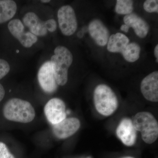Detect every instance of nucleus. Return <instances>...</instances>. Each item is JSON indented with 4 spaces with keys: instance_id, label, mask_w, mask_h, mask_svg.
Instances as JSON below:
<instances>
[{
    "instance_id": "nucleus-3",
    "label": "nucleus",
    "mask_w": 158,
    "mask_h": 158,
    "mask_svg": "<svg viewBox=\"0 0 158 158\" xmlns=\"http://www.w3.org/2000/svg\"><path fill=\"white\" fill-rule=\"evenodd\" d=\"M94 102L98 112L103 116H111L117 110V96L110 87L104 84L98 85L94 92Z\"/></svg>"
},
{
    "instance_id": "nucleus-20",
    "label": "nucleus",
    "mask_w": 158,
    "mask_h": 158,
    "mask_svg": "<svg viewBox=\"0 0 158 158\" xmlns=\"http://www.w3.org/2000/svg\"><path fill=\"white\" fill-rule=\"evenodd\" d=\"M10 70V66L8 62L3 59H0V80L4 77Z\"/></svg>"
},
{
    "instance_id": "nucleus-4",
    "label": "nucleus",
    "mask_w": 158,
    "mask_h": 158,
    "mask_svg": "<svg viewBox=\"0 0 158 158\" xmlns=\"http://www.w3.org/2000/svg\"><path fill=\"white\" fill-rule=\"evenodd\" d=\"M135 129L140 132L145 143L152 144L158 137V123L152 113L147 112H139L135 115L132 121Z\"/></svg>"
},
{
    "instance_id": "nucleus-9",
    "label": "nucleus",
    "mask_w": 158,
    "mask_h": 158,
    "mask_svg": "<svg viewBox=\"0 0 158 158\" xmlns=\"http://www.w3.org/2000/svg\"><path fill=\"white\" fill-rule=\"evenodd\" d=\"M141 93L147 100L158 101V72L155 71L145 77L141 81Z\"/></svg>"
},
{
    "instance_id": "nucleus-19",
    "label": "nucleus",
    "mask_w": 158,
    "mask_h": 158,
    "mask_svg": "<svg viewBox=\"0 0 158 158\" xmlns=\"http://www.w3.org/2000/svg\"><path fill=\"white\" fill-rule=\"evenodd\" d=\"M145 11L149 13L158 12V1L157 0H147L143 5Z\"/></svg>"
},
{
    "instance_id": "nucleus-15",
    "label": "nucleus",
    "mask_w": 158,
    "mask_h": 158,
    "mask_svg": "<svg viewBox=\"0 0 158 158\" xmlns=\"http://www.w3.org/2000/svg\"><path fill=\"white\" fill-rule=\"evenodd\" d=\"M129 42V39L124 34L117 33L112 34L108 40L107 50L111 52L121 53Z\"/></svg>"
},
{
    "instance_id": "nucleus-8",
    "label": "nucleus",
    "mask_w": 158,
    "mask_h": 158,
    "mask_svg": "<svg viewBox=\"0 0 158 158\" xmlns=\"http://www.w3.org/2000/svg\"><path fill=\"white\" fill-rule=\"evenodd\" d=\"M38 80L40 87L45 92L52 93L57 88V84L54 77L52 65L50 61L44 62L38 73Z\"/></svg>"
},
{
    "instance_id": "nucleus-25",
    "label": "nucleus",
    "mask_w": 158,
    "mask_h": 158,
    "mask_svg": "<svg viewBox=\"0 0 158 158\" xmlns=\"http://www.w3.org/2000/svg\"><path fill=\"white\" fill-rule=\"evenodd\" d=\"M155 56L156 59V62H158V45L156 46L154 49Z\"/></svg>"
},
{
    "instance_id": "nucleus-7",
    "label": "nucleus",
    "mask_w": 158,
    "mask_h": 158,
    "mask_svg": "<svg viewBox=\"0 0 158 158\" xmlns=\"http://www.w3.org/2000/svg\"><path fill=\"white\" fill-rule=\"evenodd\" d=\"M44 113L51 123L56 124L66 118L65 103L59 98L51 99L44 106Z\"/></svg>"
},
{
    "instance_id": "nucleus-2",
    "label": "nucleus",
    "mask_w": 158,
    "mask_h": 158,
    "mask_svg": "<svg viewBox=\"0 0 158 158\" xmlns=\"http://www.w3.org/2000/svg\"><path fill=\"white\" fill-rule=\"evenodd\" d=\"M73 56L66 47L59 46L55 48L51 57L55 80L58 85L64 86L68 81L69 68L72 64Z\"/></svg>"
},
{
    "instance_id": "nucleus-13",
    "label": "nucleus",
    "mask_w": 158,
    "mask_h": 158,
    "mask_svg": "<svg viewBox=\"0 0 158 158\" xmlns=\"http://www.w3.org/2000/svg\"><path fill=\"white\" fill-rule=\"evenodd\" d=\"M125 24L134 29L136 35L140 38L147 36L149 30V26L146 21L135 13L126 15L123 18Z\"/></svg>"
},
{
    "instance_id": "nucleus-23",
    "label": "nucleus",
    "mask_w": 158,
    "mask_h": 158,
    "mask_svg": "<svg viewBox=\"0 0 158 158\" xmlns=\"http://www.w3.org/2000/svg\"><path fill=\"white\" fill-rule=\"evenodd\" d=\"M5 95V90L2 84H0V102L2 100Z\"/></svg>"
},
{
    "instance_id": "nucleus-14",
    "label": "nucleus",
    "mask_w": 158,
    "mask_h": 158,
    "mask_svg": "<svg viewBox=\"0 0 158 158\" xmlns=\"http://www.w3.org/2000/svg\"><path fill=\"white\" fill-rule=\"evenodd\" d=\"M23 21L24 24L30 29V32L35 36L43 37L47 34L44 21H42L34 12L26 13L23 18Z\"/></svg>"
},
{
    "instance_id": "nucleus-12",
    "label": "nucleus",
    "mask_w": 158,
    "mask_h": 158,
    "mask_svg": "<svg viewBox=\"0 0 158 158\" xmlns=\"http://www.w3.org/2000/svg\"><path fill=\"white\" fill-rule=\"evenodd\" d=\"M88 31L91 37L99 46H104L110 38V32L100 20L94 19L89 23Z\"/></svg>"
},
{
    "instance_id": "nucleus-10",
    "label": "nucleus",
    "mask_w": 158,
    "mask_h": 158,
    "mask_svg": "<svg viewBox=\"0 0 158 158\" xmlns=\"http://www.w3.org/2000/svg\"><path fill=\"white\" fill-rule=\"evenodd\" d=\"M81 123L76 118H65L61 122L54 125L53 133L57 138L65 139L74 135L80 128Z\"/></svg>"
},
{
    "instance_id": "nucleus-24",
    "label": "nucleus",
    "mask_w": 158,
    "mask_h": 158,
    "mask_svg": "<svg viewBox=\"0 0 158 158\" xmlns=\"http://www.w3.org/2000/svg\"><path fill=\"white\" fill-rule=\"evenodd\" d=\"M130 27L126 24L122 25L120 27V29L122 31H123V32H125V33H127L129 31Z\"/></svg>"
},
{
    "instance_id": "nucleus-16",
    "label": "nucleus",
    "mask_w": 158,
    "mask_h": 158,
    "mask_svg": "<svg viewBox=\"0 0 158 158\" xmlns=\"http://www.w3.org/2000/svg\"><path fill=\"white\" fill-rule=\"evenodd\" d=\"M17 6L12 0H0V24L11 19L16 14Z\"/></svg>"
},
{
    "instance_id": "nucleus-1",
    "label": "nucleus",
    "mask_w": 158,
    "mask_h": 158,
    "mask_svg": "<svg viewBox=\"0 0 158 158\" xmlns=\"http://www.w3.org/2000/svg\"><path fill=\"white\" fill-rule=\"evenodd\" d=\"M5 118L10 121L28 123L35 117V110L29 102L18 98L11 99L3 108Z\"/></svg>"
},
{
    "instance_id": "nucleus-18",
    "label": "nucleus",
    "mask_w": 158,
    "mask_h": 158,
    "mask_svg": "<svg viewBox=\"0 0 158 158\" xmlns=\"http://www.w3.org/2000/svg\"><path fill=\"white\" fill-rule=\"evenodd\" d=\"M133 2L131 0H117L115 11L117 14L127 15L131 14L133 10Z\"/></svg>"
},
{
    "instance_id": "nucleus-22",
    "label": "nucleus",
    "mask_w": 158,
    "mask_h": 158,
    "mask_svg": "<svg viewBox=\"0 0 158 158\" xmlns=\"http://www.w3.org/2000/svg\"><path fill=\"white\" fill-rule=\"evenodd\" d=\"M45 27L47 31L50 32H54L57 29V23L54 19H49L44 21Z\"/></svg>"
},
{
    "instance_id": "nucleus-5",
    "label": "nucleus",
    "mask_w": 158,
    "mask_h": 158,
    "mask_svg": "<svg viewBox=\"0 0 158 158\" xmlns=\"http://www.w3.org/2000/svg\"><path fill=\"white\" fill-rule=\"evenodd\" d=\"M59 28L65 36L73 35L77 28V21L75 12L70 6H62L58 12Z\"/></svg>"
},
{
    "instance_id": "nucleus-6",
    "label": "nucleus",
    "mask_w": 158,
    "mask_h": 158,
    "mask_svg": "<svg viewBox=\"0 0 158 158\" xmlns=\"http://www.w3.org/2000/svg\"><path fill=\"white\" fill-rule=\"evenodd\" d=\"M8 27L11 35L24 47L29 48L37 42V36L30 32H25V27L21 21L14 19L10 21Z\"/></svg>"
},
{
    "instance_id": "nucleus-11",
    "label": "nucleus",
    "mask_w": 158,
    "mask_h": 158,
    "mask_svg": "<svg viewBox=\"0 0 158 158\" xmlns=\"http://www.w3.org/2000/svg\"><path fill=\"white\" fill-rule=\"evenodd\" d=\"M116 134L118 138L126 146H131L135 143L137 131L130 118L122 119L117 128Z\"/></svg>"
},
{
    "instance_id": "nucleus-26",
    "label": "nucleus",
    "mask_w": 158,
    "mask_h": 158,
    "mask_svg": "<svg viewBox=\"0 0 158 158\" xmlns=\"http://www.w3.org/2000/svg\"><path fill=\"white\" fill-rule=\"evenodd\" d=\"M40 2L44 3H47L50 2L51 1H50V0H42V1H40Z\"/></svg>"
},
{
    "instance_id": "nucleus-21",
    "label": "nucleus",
    "mask_w": 158,
    "mask_h": 158,
    "mask_svg": "<svg viewBox=\"0 0 158 158\" xmlns=\"http://www.w3.org/2000/svg\"><path fill=\"white\" fill-rule=\"evenodd\" d=\"M0 158H15L6 144L2 142H0Z\"/></svg>"
},
{
    "instance_id": "nucleus-27",
    "label": "nucleus",
    "mask_w": 158,
    "mask_h": 158,
    "mask_svg": "<svg viewBox=\"0 0 158 158\" xmlns=\"http://www.w3.org/2000/svg\"><path fill=\"white\" fill-rule=\"evenodd\" d=\"M122 158H134L133 157H123Z\"/></svg>"
},
{
    "instance_id": "nucleus-17",
    "label": "nucleus",
    "mask_w": 158,
    "mask_h": 158,
    "mask_svg": "<svg viewBox=\"0 0 158 158\" xmlns=\"http://www.w3.org/2000/svg\"><path fill=\"white\" fill-rule=\"evenodd\" d=\"M140 52V46L138 44L133 42L129 44L121 53L126 61L133 62L139 59Z\"/></svg>"
}]
</instances>
